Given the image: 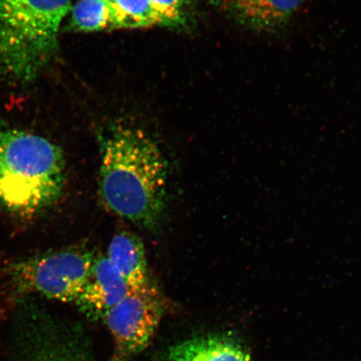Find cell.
<instances>
[{"instance_id":"1","label":"cell","mask_w":361,"mask_h":361,"mask_svg":"<svg viewBox=\"0 0 361 361\" xmlns=\"http://www.w3.org/2000/svg\"><path fill=\"white\" fill-rule=\"evenodd\" d=\"M169 165L142 130L118 126L102 149L99 194L111 213L143 227L159 222L165 209Z\"/></svg>"},{"instance_id":"2","label":"cell","mask_w":361,"mask_h":361,"mask_svg":"<svg viewBox=\"0 0 361 361\" xmlns=\"http://www.w3.org/2000/svg\"><path fill=\"white\" fill-rule=\"evenodd\" d=\"M66 183L61 148L20 130L0 133V205L31 215L56 203Z\"/></svg>"},{"instance_id":"3","label":"cell","mask_w":361,"mask_h":361,"mask_svg":"<svg viewBox=\"0 0 361 361\" xmlns=\"http://www.w3.org/2000/svg\"><path fill=\"white\" fill-rule=\"evenodd\" d=\"M71 0H0V75L32 82L57 47Z\"/></svg>"},{"instance_id":"4","label":"cell","mask_w":361,"mask_h":361,"mask_svg":"<svg viewBox=\"0 0 361 361\" xmlns=\"http://www.w3.org/2000/svg\"><path fill=\"white\" fill-rule=\"evenodd\" d=\"M96 258L87 248H70L20 262L13 266V274L25 290L76 303Z\"/></svg>"},{"instance_id":"5","label":"cell","mask_w":361,"mask_h":361,"mask_svg":"<svg viewBox=\"0 0 361 361\" xmlns=\"http://www.w3.org/2000/svg\"><path fill=\"white\" fill-rule=\"evenodd\" d=\"M164 303L151 281L132 290L102 317L112 337L111 361H129L145 350L159 327Z\"/></svg>"},{"instance_id":"6","label":"cell","mask_w":361,"mask_h":361,"mask_svg":"<svg viewBox=\"0 0 361 361\" xmlns=\"http://www.w3.org/2000/svg\"><path fill=\"white\" fill-rule=\"evenodd\" d=\"M130 290L106 256H97L87 284L76 304L85 313L103 316L123 300Z\"/></svg>"},{"instance_id":"7","label":"cell","mask_w":361,"mask_h":361,"mask_svg":"<svg viewBox=\"0 0 361 361\" xmlns=\"http://www.w3.org/2000/svg\"><path fill=\"white\" fill-rule=\"evenodd\" d=\"M106 258L118 271L130 290L150 282L148 276L145 248L135 234L123 231L112 238Z\"/></svg>"},{"instance_id":"8","label":"cell","mask_w":361,"mask_h":361,"mask_svg":"<svg viewBox=\"0 0 361 361\" xmlns=\"http://www.w3.org/2000/svg\"><path fill=\"white\" fill-rule=\"evenodd\" d=\"M239 20L259 30H272L286 23L304 0H221Z\"/></svg>"},{"instance_id":"9","label":"cell","mask_w":361,"mask_h":361,"mask_svg":"<svg viewBox=\"0 0 361 361\" xmlns=\"http://www.w3.org/2000/svg\"><path fill=\"white\" fill-rule=\"evenodd\" d=\"M168 361H251L236 343L220 337H197L171 348Z\"/></svg>"},{"instance_id":"10","label":"cell","mask_w":361,"mask_h":361,"mask_svg":"<svg viewBox=\"0 0 361 361\" xmlns=\"http://www.w3.org/2000/svg\"><path fill=\"white\" fill-rule=\"evenodd\" d=\"M116 29H142L164 25L151 0H106Z\"/></svg>"},{"instance_id":"11","label":"cell","mask_w":361,"mask_h":361,"mask_svg":"<svg viewBox=\"0 0 361 361\" xmlns=\"http://www.w3.org/2000/svg\"><path fill=\"white\" fill-rule=\"evenodd\" d=\"M71 27L85 33L116 29L106 0H80L72 8Z\"/></svg>"},{"instance_id":"12","label":"cell","mask_w":361,"mask_h":361,"mask_svg":"<svg viewBox=\"0 0 361 361\" xmlns=\"http://www.w3.org/2000/svg\"><path fill=\"white\" fill-rule=\"evenodd\" d=\"M186 0H151L152 6L164 19L165 24L180 20L182 8Z\"/></svg>"},{"instance_id":"13","label":"cell","mask_w":361,"mask_h":361,"mask_svg":"<svg viewBox=\"0 0 361 361\" xmlns=\"http://www.w3.org/2000/svg\"><path fill=\"white\" fill-rule=\"evenodd\" d=\"M30 361H72L66 356L61 355L47 354L40 355L36 358L31 359Z\"/></svg>"}]
</instances>
